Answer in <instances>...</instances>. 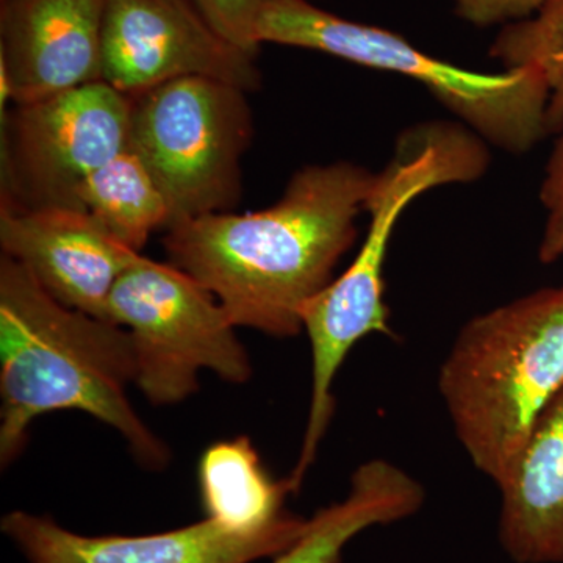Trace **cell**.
I'll use <instances>...</instances> for the list:
<instances>
[{"instance_id": "1", "label": "cell", "mask_w": 563, "mask_h": 563, "mask_svg": "<svg viewBox=\"0 0 563 563\" xmlns=\"http://www.w3.org/2000/svg\"><path fill=\"white\" fill-rule=\"evenodd\" d=\"M374 176L344 161L303 166L268 209L168 229V262L201 282L236 328L291 339L303 331L302 307L354 246Z\"/></svg>"}, {"instance_id": "2", "label": "cell", "mask_w": 563, "mask_h": 563, "mask_svg": "<svg viewBox=\"0 0 563 563\" xmlns=\"http://www.w3.org/2000/svg\"><path fill=\"white\" fill-rule=\"evenodd\" d=\"M131 333L52 298L21 263L0 258V465L20 457L43 415L77 410L114 429L152 472L172 451L133 409Z\"/></svg>"}, {"instance_id": "3", "label": "cell", "mask_w": 563, "mask_h": 563, "mask_svg": "<svg viewBox=\"0 0 563 563\" xmlns=\"http://www.w3.org/2000/svg\"><path fill=\"white\" fill-rule=\"evenodd\" d=\"M563 390V285L529 292L463 324L439 373L455 437L499 487Z\"/></svg>"}, {"instance_id": "4", "label": "cell", "mask_w": 563, "mask_h": 563, "mask_svg": "<svg viewBox=\"0 0 563 563\" xmlns=\"http://www.w3.org/2000/svg\"><path fill=\"white\" fill-rule=\"evenodd\" d=\"M255 40L317 51L409 77L492 146L525 154L550 135L547 81L531 68L476 73L426 54L399 33L346 20L312 0H265Z\"/></svg>"}, {"instance_id": "5", "label": "cell", "mask_w": 563, "mask_h": 563, "mask_svg": "<svg viewBox=\"0 0 563 563\" xmlns=\"http://www.w3.org/2000/svg\"><path fill=\"white\" fill-rule=\"evenodd\" d=\"M246 95L210 77H184L129 96V150L165 192L172 228L239 206L242 161L254 136Z\"/></svg>"}, {"instance_id": "6", "label": "cell", "mask_w": 563, "mask_h": 563, "mask_svg": "<svg viewBox=\"0 0 563 563\" xmlns=\"http://www.w3.org/2000/svg\"><path fill=\"white\" fill-rule=\"evenodd\" d=\"M107 317L131 333L135 385L152 406H176L199 390V374L251 379L236 325L206 287L173 263L139 255L111 291Z\"/></svg>"}, {"instance_id": "7", "label": "cell", "mask_w": 563, "mask_h": 563, "mask_svg": "<svg viewBox=\"0 0 563 563\" xmlns=\"http://www.w3.org/2000/svg\"><path fill=\"white\" fill-rule=\"evenodd\" d=\"M2 207L81 209V184L129 150L131 98L103 80L2 113Z\"/></svg>"}, {"instance_id": "8", "label": "cell", "mask_w": 563, "mask_h": 563, "mask_svg": "<svg viewBox=\"0 0 563 563\" xmlns=\"http://www.w3.org/2000/svg\"><path fill=\"white\" fill-rule=\"evenodd\" d=\"M412 203L401 185L377 188L366 203L368 232L342 276L302 307V329L312 347V396L301 451L288 476L292 493L301 490L335 413L333 383L352 347L373 333L395 339L385 303V262L399 218Z\"/></svg>"}, {"instance_id": "9", "label": "cell", "mask_w": 563, "mask_h": 563, "mask_svg": "<svg viewBox=\"0 0 563 563\" xmlns=\"http://www.w3.org/2000/svg\"><path fill=\"white\" fill-rule=\"evenodd\" d=\"M257 58L224 38L192 0H106L102 80L135 96L184 77L258 90Z\"/></svg>"}, {"instance_id": "10", "label": "cell", "mask_w": 563, "mask_h": 563, "mask_svg": "<svg viewBox=\"0 0 563 563\" xmlns=\"http://www.w3.org/2000/svg\"><path fill=\"white\" fill-rule=\"evenodd\" d=\"M307 521L298 515L263 531H236L206 517L146 536H84L47 515L13 510L0 529L29 563H251L284 553Z\"/></svg>"}, {"instance_id": "11", "label": "cell", "mask_w": 563, "mask_h": 563, "mask_svg": "<svg viewBox=\"0 0 563 563\" xmlns=\"http://www.w3.org/2000/svg\"><path fill=\"white\" fill-rule=\"evenodd\" d=\"M106 0H0V96L29 103L102 80Z\"/></svg>"}, {"instance_id": "12", "label": "cell", "mask_w": 563, "mask_h": 563, "mask_svg": "<svg viewBox=\"0 0 563 563\" xmlns=\"http://www.w3.org/2000/svg\"><path fill=\"white\" fill-rule=\"evenodd\" d=\"M0 247L52 298L106 321L114 285L140 255L117 242L88 211L60 207H0Z\"/></svg>"}, {"instance_id": "13", "label": "cell", "mask_w": 563, "mask_h": 563, "mask_svg": "<svg viewBox=\"0 0 563 563\" xmlns=\"http://www.w3.org/2000/svg\"><path fill=\"white\" fill-rule=\"evenodd\" d=\"M498 490V539L507 558L563 563V390L537 421Z\"/></svg>"}, {"instance_id": "14", "label": "cell", "mask_w": 563, "mask_h": 563, "mask_svg": "<svg viewBox=\"0 0 563 563\" xmlns=\"http://www.w3.org/2000/svg\"><path fill=\"white\" fill-rule=\"evenodd\" d=\"M207 518L236 531H263L298 515L285 507L288 477L273 479L247 437L211 444L198 468Z\"/></svg>"}, {"instance_id": "15", "label": "cell", "mask_w": 563, "mask_h": 563, "mask_svg": "<svg viewBox=\"0 0 563 563\" xmlns=\"http://www.w3.org/2000/svg\"><path fill=\"white\" fill-rule=\"evenodd\" d=\"M79 201L117 242L139 254L152 233L173 225L165 192L131 150L91 173L81 184Z\"/></svg>"}, {"instance_id": "16", "label": "cell", "mask_w": 563, "mask_h": 563, "mask_svg": "<svg viewBox=\"0 0 563 563\" xmlns=\"http://www.w3.org/2000/svg\"><path fill=\"white\" fill-rule=\"evenodd\" d=\"M490 55L504 69L531 68L550 90L548 128H563V0H550L523 21L504 25L493 41Z\"/></svg>"}, {"instance_id": "17", "label": "cell", "mask_w": 563, "mask_h": 563, "mask_svg": "<svg viewBox=\"0 0 563 563\" xmlns=\"http://www.w3.org/2000/svg\"><path fill=\"white\" fill-rule=\"evenodd\" d=\"M376 525L373 503L358 493H347L342 501L310 517L302 536L272 563H342L344 548Z\"/></svg>"}, {"instance_id": "18", "label": "cell", "mask_w": 563, "mask_h": 563, "mask_svg": "<svg viewBox=\"0 0 563 563\" xmlns=\"http://www.w3.org/2000/svg\"><path fill=\"white\" fill-rule=\"evenodd\" d=\"M558 135L540 188V201L547 214L539 244V261L543 265L563 258V128Z\"/></svg>"}, {"instance_id": "19", "label": "cell", "mask_w": 563, "mask_h": 563, "mask_svg": "<svg viewBox=\"0 0 563 563\" xmlns=\"http://www.w3.org/2000/svg\"><path fill=\"white\" fill-rule=\"evenodd\" d=\"M214 31L247 54L258 57L255 27L265 0H192Z\"/></svg>"}, {"instance_id": "20", "label": "cell", "mask_w": 563, "mask_h": 563, "mask_svg": "<svg viewBox=\"0 0 563 563\" xmlns=\"http://www.w3.org/2000/svg\"><path fill=\"white\" fill-rule=\"evenodd\" d=\"M550 0H453L461 20L476 27H493L531 18Z\"/></svg>"}]
</instances>
